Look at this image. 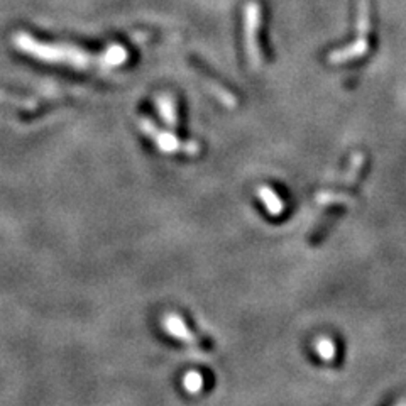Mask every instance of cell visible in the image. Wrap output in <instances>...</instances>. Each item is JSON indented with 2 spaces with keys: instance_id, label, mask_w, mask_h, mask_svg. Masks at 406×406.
I'll use <instances>...</instances> for the list:
<instances>
[{
  "instance_id": "1",
  "label": "cell",
  "mask_w": 406,
  "mask_h": 406,
  "mask_svg": "<svg viewBox=\"0 0 406 406\" xmlns=\"http://www.w3.org/2000/svg\"><path fill=\"white\" fill-rule=\"evenodd\" d=\"M14 46L19 51L41 59L46 63H59V65H71L85 70V68H102V70H110V68L120 66L127 61V50L120 44H112L100 55L80 50V48L70 46V44H50L43 41L34 39L32 36L26 32H19L14 36Z\"/></svg>"
},
{
  "instance_id": "2",
  "label": "cell",
  "mask_w": 406,
  "mask_h": 406,
  "mask_svg": "<svg viewBox=\"0 0 406 406\" xmlns=\"http://www.w3.org/2000/svg\"><path fill=\"white\" fill-rule=\"evenodd\" d=\"M367 164V156L362 151H357L351 156V163H349L347 171L340 178V182L330 190L318 193L317 203L322 206H344L347 209L351 205L352 198H354V191L357 183H359L360 175L364 173Z\"/></svg>"
},
{
  "instance_id": "3",
  "label": "cell",
  "mask_w": 406,
  "mask_h": 406,
  "mask_svg": "<svg viewBox=\"0 0 406 406\" xmlns=\"http://www.w3.org/2000/svg\"><path fill=\"white\" fill-rule=\"evenodd\" d=\"M369 31H371V16L369 3L367 0L359 2V12H357V37L351 44L338 50L330 51L329 63L330 65H340V63L352 61V59L362 58L369 51Z\"/></svg>"
},
{
  "instance_id": "4",
  "label": "cell",
  "mask_w": 406,
  "mask_h": 406,
  "mask_svg": "<svg viewBox=\"0 0 406 406\" xmlns=\"http://www.w3.org/2000/svg\"><path fill=\"white\" fill-rule=\"evenodd\" d=\"M139 129L148 135L154 144H156V148L164 154H183V156L195 157L200 156L203 151L202 144L198 141H183L178 135L160 129V127L148 117L139 119Z\"/></svg>"
},
{
  "instance_id": "5",
  "label": "cell",
  "mask_w": 406,
  "mask_h": 406,
  "mask_svg": "<svg viewBox=\"0 0 406 406\" xmlns=\"http://www.w3.org/2000/svg\"><path fill=\"white\" fill-rule=\"evenodd\" d=\"M259 28H261V6L249 2L244 10V41L249 65L258 70L262 65V51L259 44Z\"/></svg>"
},
{
  "instance_id": "6",
  "label": "cell",
  "mask_w": 406,
  "mask_h": 406,
  "mask_svg": "<svg viewBox=\"0 0 406 406\" xmlns=\"http://www.w3.org/2000/svg\"><path fill=\"white\" fill-rule=\"evenodd\" d=\"M161 327H163L164 332L169 337H173L175 340L183 342V344L190 345L193 349H210V342L205 338L197 336L193 330L188 329L186 322L180 317L178 313H168L166 317L161 320Z\"/></svg>"
},
{
  "instance_id": "7",
  "label": "cell",
  "mask_w": 406,
  "mask_h": 406,
  "mask_svg": "<svg viewBox=\"0 0 406 406\" xmlns=\"http://www.w3.org/2000/svg\"><path fill=\"white\" fill-rule=\"evenodd\" d=\"M197 73H198V77H200L202 84L205 85V88L212 93L213 99L219 102L220 105H224L225 108H235L237 107V104H239V102H237V97L231 92V90L225 88V86L222 85L219 80H215L212 75L206 73V71L200 66H197Z\"/></svg>"
},
{
  "instance_id": "8",
  "label": "cell",
  "mask_w": 406,
  "mask_h": 406,
  "mask_svg": "<svg viewBox=\"0 0 406 406\" xmlns=\"http://www.w3.org/2000/svg\"><path fill=\"white\" fill-rule=\"evenodd\" d=\"M255 195H258V198L261 200L262 205H264V209L268 210L269 215L273 217L283 215L284 209H287V203L283 202V198H281L280 195L273 190V188L268 185H261L258 190H255Z\"/></svg>"
},
{
  "instance_id": "9",
  "label": "cell",
  "mask_w": 406,
  "mask_h": 406,
  "mask_svg": "<svg viewBox=\"0 0 406 406\" xmlns=\"http://www.w3.org/2000/svg\"><path fill=\"white\" fill-rule=\"evenodd\" d=\"M156 107L164 122L171 129H175L178 126V105H176L175 97L171 93H160L156 97Z\"/></svg>"
},
{
  "instance_id": "10",
  "label": "cell",
  "mask_w": 406,
  "mask_h": 406,
  "mask_svg": "<svg viewBox=\"0 0 406 406\" xmlns=\"http://www.w3.org/2000/svg\"><path fill=\"white\" fill-rule=\"evenodd\" d=\"M315 352L323 362H334L337 359V344L330 337H320L315 342Z\"/></svg>"
},
{
  "instance_id": "11",
  "label": "cell",
  "mask_w": 406,
  "mask_h": 406,
  "mask_svg": "<svg viewBox=\"0 0 406 406\" xmlns=\"http://www.w3.org/2000/svg\"><path fill=\"white\" fill-rule=\"evenodd\" d=\"M205 386V379H203V374L198 371H190L183 376V388H185L186 393L190 394H198Z\"/></svg>"
}]
</instances>
